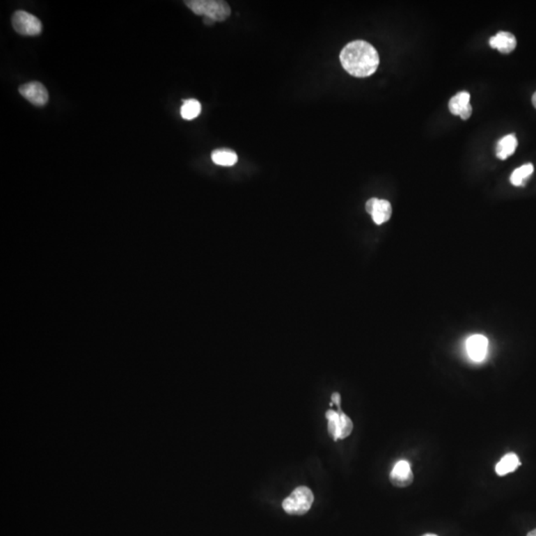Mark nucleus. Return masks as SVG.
I'll return each mask as SVG.
<instances>
[{"instance_id": "nucleus-1", "label": "nucleus", "mask_w": 536, "mask_h": 536, "mask_svg": "<svg viewBox=\"0 0 536 536\" xmlns=\"http://www.w3.org/2000/svg\"><path fill=\"white\" fill-rule=\"evenodd\" d=\"M342 68L356 78H367L375 73L379 65V56L374 46L358 40L347 44L340 54Z\"/></svg>"}, {"instance_id": "nucleus-2", "label": "nucleus", "mask_w": 536, "mask_h": 536, "mask_svg": "<svg viewBox=\"0 0 536 536\" xmlns=\"http://www.w3.org/2000/svg\"><path fill=\"white\" fill-rule=\"evenodd\" d=\"M196 15L204 16L214 22H223L230 16V7L221 0H188L184 2Z\"/></svg>"}, {"instance_id": "nucleus-3", "label": "nucleus", "mask_w": 536, "mask_h": 536, "mask_svg": "<svg viewBox=\"0 0 536 536\" xmlns=\"http://www.w3.org/2000/svg\"><path fill=\"white\" fill-rule=\"evenodd\" d=\"M314 502V495L307 487H298L282 503L284 512L292 516H303L311 509Z\"/></svg>"}, {"instance_id": "nucleus-4", "label": "nucleus", "mask_w": 536, "mask_h": 536, "mask_svg": "<svg viewBox=\"0 0 536 536\" xmlns=\"http://www.w3.org/2000/svg\"><path fill=\"white\" fill-rule=\"evenodd\" d=\"M326 418L328 419L329 434L334 441L345 439L351 435L354 424L352 423L351 418L346 416L342 409H340L339 412L328 410L327 413H326Z\"/></svg>"}, {"instance_id": "nucleus-5", "label": "nucleus", "mask_w": 536, "mask_h": 536, "mask_svg": "<svg viewBox=\"0 0 536 536\" xmlns=\"http://www.w3.org/2000/svg\"><path fill=\"white\" fill-rule=\"evenodd\" d=\"M11 23L14 30L20 35L24 36H37L42 32L43 25L39 18L33 14L26 13V11L17 10L14 13Z\"/></svg>"}, {"instance_id": "nucleus-6", "label": "nucleus", "mask_w": 536, "mask_h": 536, "mask_svg": "<svg viewBox=\"0 0 536 536\" xmlns=\"http://www.w3.org/2000/svg\"><path fill=\"white\" fill-rule=\"evenodd\" d=\"M20 95L36 107H43L47 104L49 94L47 88L39 81H30L19 87Z\"/></svg>"}, {"instance_id": "nucleus-7", "label": "nucleus", "mask_w": 536, "mask_h": 536, "mask_svg": "<svg viewBox=\"0 0 536 536\" xmlns=\"http://www.w3.org/2000/svg\"><path fill=\"white\" fill-rule=\"evenodd\" d=\"M391 484L398 488H405L413 482V473L410 468L409 463L405 460L398 461L391 471L389 476Z\"/></svg>"}, {"instance_id": "nucleus-8", "label": "nucleus", "mask_w": 536, "mask_h": 536, "mask_svg": "<svg viewBox=\"0 0 536 536\" xmlns=\"http://www.w3.org/2000/svg\"><path fill=\"white\" fill-rule=\"evenodd\" d=\"M489 341L484 336H471L467 341L468 355L475 362H482L488 353Z\"/></svg>"}, {"instance_id": "nucleus-9", "label": "nucleus", "mask_w": 536, "mask_h": 536, "mask_svg": "<svg viewBox=\"0 0 536 536\" xmlns=\"http://www.w3.org/2000/svg\"><path fill=\"white\" fill-rule=\"evenodd\" d=\"M491 48L498 49L500 53L510 54L517 48V39L510 32L500 31L489 39Z\"/></svg>"}, {"instance_id": "nucleus-10", "label": "nucleus", "mask_w": 536, "mask_h": 536, "mask_svg": "<svg viewBox=\"0 0 536 536\" xmlns=\"http://www.w3.org/2000/svg\"><path fill=\"white\" fill-rule=\"evenodd\" d=\"M517 148V139L514 134L505 135L496 144V157L500 160H505L510 156L516 152Z\"/></svg>"}, {"instance_id": "nucleus-11", "label": "nucleus", "mask_w": 536, "mask_h": 536, "mask_svg": "<svg viewBox=\"0 0 536 536\" xmlns=\"http://www.w3.org/2000/svg\"><path fill=\"white\" fill-rule=\"evenodd\" d=\"M391 214H393V208H391V203L386 200L377 199L370 216L377 225H382V223L389 221Z\"/></svg>"}, {"instance_id": "nucleus-12", "label": "nucleus", "mask_w": 536, "mask_h": 536, "mask_svg": "<svg viewBox=\"0 0 536 536\" xmlns=\"http://www.w3.org/2000/svg\"><path fill=\"white\" fill-rule=\"evenodd\" d=\"M521 465V463L519 462V456L514 453H509L503 457L502 460L496 464V473L498 476H505V475L510 474V473L514 472L517 467H519Z\"/></svg>"}, {"instance_id": "nucleus-13", "label": "nucleus", "mask_w": 536, "mask_h": 536, "mask_svg": "<svg viewBox=\"0 0 536 536\" xmlns=\"http://www.w3.org/2000/svg\"><path fill=\"white\" fill-rule=\"evenodd\" d=\"M212 160L221 166H232L237 162V155L230 149H216L212 152Z\"/></svg>"}, {"instance_id": "nucleus-14", "label": "nucleus", "mask_w": 536, "mask_h": 536, "mask_svg": "<svg viewBox=\"0 0 536 536\" xmlns=\"http://www.w3.org/2000/svg\"><path fill=\"white\" fill-rule=\"evenodd\" d=\"M535 171V167L531 163L524 164L523 166L517 168L512 172V176H510V183L517 187H521V186L526 185V181L533 174Z\"/></svg>"}, {"instance_id": "nucleus-15", "label": "nucleus", "mask_w": 536, "mask_h": 536, "mask_svg": "<svg viewBox=\"0 0 536 536\" xmlns=\"http://www.w3.org/2000/svg\"><path fill=\"white\" fill-rule=\"evenodd\" d=\"M470 104V94L467 92L458 93L449 102V109L454 116H460L461 113Z\"/></svg>"}, {"instance_id": "nucleus-16", "label": "nucleus", "mask_w": 536, "mask_h": 536, "mask_svg": "<svg viewBox=\"0 0 536 536\" xmlns=\"http://www.w3.org/2000/svg\"><path fill=\"white\" fill-rule=\"evenodd\" d=\"M202 106L197 100L191 99L184 101V104L181 107V116L184 120H192L198 118L201 113Z\"/></svg>"}, {"instance_id": "nucleus-17", "label": "nucleus", "mask_w": 536, "mask_h": 536, "mask_svg": "<svg viewBox=\"0 0 536 536\" xmlns=\"http://www.w3.org/2000/svg\"><path fill=\"white\" fill-rule=\"evenodd\" d=\"M472 111H473L472 106L469 104V106L466 107V109H464L462 113H461L460 114L461 118H462V120H469V118H471V116H472Z\"/></svg>"}, {"instance_id": "nucleus-18", "label": "nucleus", "mask_w": 536, "mask_h": 536, "mask_svg": "<svg viewBox=\"0 0 536 536\" xmlns=\"http://www.w3.org/2000/svg\"><path fill=\"white\" fill-rule=\"evenodd\" d=\"M332 403H335V404L337 405L338 409H341V395H340V393H333Z\"/></svg>"}, {"instance_id": "nucleus-19", "label": "nucleus", "mask_w": 536, "mask_h": 536, "mask_svg": "<svg viewBox=\"0 0 536 536\" xmlns=\"http://www.w3.org/2000/svg\"><path fill=\"white\" fill-rule=\"evenodd\" d=\"M203 22H204L205 24L208 25V26H212V25H214V23H216L213 19H211V18L209 17H204Z\"/></svg>"}, {"instance_id": "nucleus-20", "label": "nucleus", "mask_w": 536, "mask_h": 536, "mask_svg": "<svg viewBox=\"0 0 536 536\" xmlns=\"http://www.w3.org/2000/svg\"><path fill=\"white\" fill-rule=\"evenodd\" d=\"M526 536H536V528L535 530L530 531Z\"/></svg>"}, {"instance_id": "nucleus-21", "label": "nucleus", "mask_w": 536, "mask_h": 536, "mask_svg": "<svg viewBox=\"0 0 536 536\" xmlns=\"http://www.w3.org/2000/svg\"><path fill=\"white\" fill-rule=\"evenodd\" d=\"M533 104L536 109V92L535 93V95H533Z\"/></svg>"}, {"instance_id": "nucleus-22", "label": "nucleus", "mask_w": 536, "mask_h": 536, "mask_svg": "<svg viewBox=\"0 0 536 536\" xmlns=\"http://www.w3.org/2000/svg\"><path fill=\"white\" fill-rule=\"evenodd\" d=\"M423 536H438V535H432V533H427V535H424Z\"/></svg>"}]
</instances>
